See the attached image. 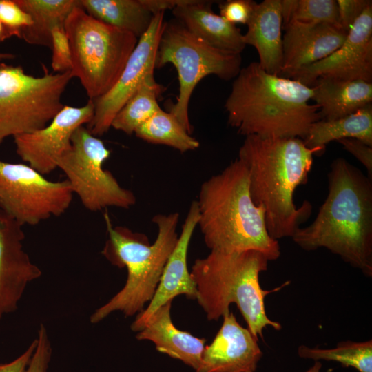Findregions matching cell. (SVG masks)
Returning <instances> with one entry per match:
<instances>
[{
  "label": "cell",
  "mask_w": 372,
  "mask_h": 372,
  "mask_svg": "<svg viewBox=\"0 0 372 372\" xmlns=\"http://www.w3.org/2000/svg\"><path fill=\"white\" fill-rule=\"evenodd\" d=\"M323 153L298 137L245 136L238 158L247 169L251 198L264 209L267 231L274 240L291 238L310 217L311 204L304 201L297 207L294 192L307 183L313 156Z\"/></svg>",
  "instance_id": "6da1fadb"
},
{
  "label": "cell",
  "mask_w": 372,
  "mask_h": 372,
  "mask_svg": "<svg viewBox=\"0 0 372 372\" xmlns=\"http://www.w3.org/2000/svg\"><path fill=\"white\" fill-rule=\"evenodd\" d=\"M328 195L315 220L291 237L306 251L326 248L372 276V179L346 159L333 161Z\"/></svg>",
  "instance_id": "7a4b0ae2"
},
{
  "label": "cell",
  "mask_w": 372,
  "mask_h": 372,
  "mask_svg": "<svg viewBox=\"0 0 372 372\" xmlns=\"http://www.w3.org/2000/svg\"><path fill=\"white\" fill-rule=\"evenodd\" d=\"M312 87L266 72L258 62L240 69L225 103L228 124L245 136L304 139L320 120Z\"/></svg>",
  "instance_id": "3957f363"
},
{
  "label": "cell",
  "mask_w": 372,
  "mask_h": 372,
  "mask_svg": "<svg viewBox=\"0 0 372 372\" xmlns=\"http://www.w3.org/2000/svg\"><path fill=\"white\" fill-rule=\"evenodd\" d=\"M196 202L198 226L211 250H256L269 261L280 257V245L267 231L264 209L251 198L248 172L238 158L203 183Z\"/></svg>",
  "instance_id": "277c9868"
},
{
  "label": "cell",
  "mask_w": 372,
  "mask_h": 372,
  "mask_svg": "<svg viewBox=\"0 0 372 372\" xmlns=\"http://www.w3.org/2000/svg\"><path fill=\"white\" fill-rule=\"evenodd\" d=\"M268 259L256 250L221 251L211 250L206 257L195 260L191 276L196 285L198 303L208 320H218L236 304L253 336L263 338L262 331L271 326L277 331L281 324L266 313L265 298L289 284L287 281L271 290L260 287L259 275L267 269Z\"/></svg>",
  "instance_id": "5b68a950"
},
{
  "label": "cell",
  "mask_w": 372,
  "mask_h": 372,
  "mask_svg": "<svg viewBox=\"0 0 372 372\" xmlns=\"http://www.w3.org/2000/svg\"><path fill=\"white\" fill-rule=\"evenodd\" d=\"M107 239L102 254L113 265L125 267L127 278L123 287L90 316L96 324L115 311L132 316L144 309L152 299L165 264L178 239L179 214H158L152 218L157 227L153 244L143 234L122 226L113 225L107 211L103 215Z\"/></svg>",
  "instance_id": "8992f818"
},
{
  "label": "cell",
  "mask_w": 372,
  "mask_h": 372,
  "mask_svg": "<svg viewBox=\"0 0 372 372\" xmlns=\"http://www.w3.org/2000/svg\"><path fill=\"white\" fill-rule=\"evenodd\" d=\"M64 27L72 67L90 100L108 92L117 82L138 39L88 14L78 3Z\"/></svg>",
  "instance_id": "52a82bcc"
},
{
  "label": "cell",
  "mask_w": 372,
  "mask_h": 372,
  "mask_svg": "<svg viewBox=\"0 0 372 372\" xmlns=\"http://www.w3.org/2000/svg\"><path fill=\"white\" fill-rule=\"evenodd\" d=\"M34 76L21 66L0 62V145L6 138L44 127L64 107L71 71Z\"/></svg>",
  "instance_id": "ba28073f"
},
{
  "label": "cell",
  "mask_w": 372,
  "mask_h": 372,
  "mask_svg": "<svg viewBox=\"0 0 372 372\" xmlns=\"http://www.w3.org/2000/svg\"><path fill=\"white\" fill-rule=\"evenodd\" d=\"M240 54L217 49L190 32L178 21L165 22L155 61V69L167 64L177 70L179 92L170 110L189 133V103L194 88L205 76L216 75L225 81L235 79L241 69Z\"/></svg>",
  "instance_id": "9c48e42d"
},
{
  "label": "cell",
  "mask_w": 372,
  "mask_h": 372,
  "mask_svg": "<svg viewBox=\"0 0 372 372\" xmlns=\"http://www.w3.org/2000/svg\"><path fill=\"white\" fill-rule=\"evenodd\" d=\"M110 156L104 143L83 125L75 130L70 149L57 162V168L66 176L73 194L90 211L109 207L128 209L136 202L134 193L123 187L103 167Z\"/></svg>",
  "instance_id": "30bf717a"
},
{
  "label": "cell",
  "mask_w": 372,
  "mask_h": 372,
  "mask_svg": "<svg viewBox=\"0 0 372 372\" xmlns=\"http://www.w3.org/2000/svg\"><path fill=\"white\" fill-rule=\"evenodd\" d=\"M72 198L67 180H49L28 165L0 161V209L22 226L63 214Z\"/></svg>",
  "instance_id": "8fae6325"
},
{
  "label": "cell",
  "mask_w": 372,
  "mask_h": 372,
  "mask_svg": "<svg viewBox=\"0 0 372 372\" xmlns=\"http://www.w3.org/2000/svg\"><path fill=\"white\" fill-rule=\"evenodd\" d=\"M165 12L154 15L147 30L138 39L117 82L103 96L93 100L94 113L87 125L92 134L100 136L111 127L112 122L146 76L155 70L157 49L165 21Z\"/></svg>",
  "instance_id": "7c38bea8"
},
{
  "label": "cell",
  "mask_w": 372,
  "mask_h": 372,
  "mask_svg": "<svg viewBox=\"0 0 372 372\" xmlns=\"http://www.w3.org/2000/svg\"><path fill=\"white\" fill-rule=\"evenodd\" d=\"M94 113L92 100L81 107L64 105L44 127L13 137L16 152L42 175L57 168L59 159L70 149L75 130L87 125Z\"/></svg>",
  "instance_id": "4fadbf2b"
},
{
  "label": "cell",
  "mask_w": 372,
  "mask_h": 372,
  "mask_svg": "<svg viewBox=\"0 0 372 372\" xmlns=\"http://www.w3.org/2000/svg\"><path fill=\"white\" fill-rule=\"evenodd\" d=\"M321 76L372 82V1L350 28L340 48L291 79L311 87Z\"/></svg>",
  "instance_id": "5bb4252c"
},
{
  "label": "cell",
  "mask_w": 372,
  "mask_h": 372,
  "mask_svg": "<svg viewBox=\"0 0 372 372\" xmlns=\"http://www.w3.org/2000/svg\"><path fill=\"white\" fill-rule=\"evenodd\" d=\"M23 226L0 209V320L14 312L28 285L42 276L23 248Z\"/></svg>",
  "instance_id": "9a60e30c"
},
{
  "label": "cell",
  "mask_w": 372,
  "mask_h": 372,
  "mask_svg": "<svg viewBox=\"0 0 372 372\" xmlns=\"http://www.w3.org/2000/svg\"><path fill=\"white\" fill-rule=\"evenodd\" d=\"M282 27L283 62L279 76L288 79L335 52L348 33L340 26L326 23L291 21Z\"/></svg>",
  "instance_id": "2e32d148"
},
{
  "label": "cell",
  "mask_w": 372,
  "mask_h": 372,
  "mask_svg": "<svg viewBox=\"0 0 372 372\" xmlns=\"http://www.w3.org/2000/svg\"><path fill=\"white\" fill-rule=\"evenodd\" d=\"M221 327L211 343L205 347L196 372H255L262 352L248 329L234 313L223 316Z\"/></svg>",
  "instance_id": "e0dca14e"
},
{
  "label": "cell",
  "mask_w": 372,
  "mask_h": 372,
  "mask_svg": "<svg viewBox=\"0 0 372 372\" xmlns=\"http://www.w3.org/2000/svg\"><path fill=\"white\" fill-rule=\"evenodd\" d=\"M199 212L196 200L192 202L182 226L178 242L162 273L156 292L146 309L132 323V331H140L147 319L161 306L178 295L196 298V285L187 267V252L193 233L198 226Z\"/></svg>",
  "instance_id": "ac0fdd59"
},
{
  "label": "cell",
  "mask_w": 372,
  "mask_h": 372,
  "mask_svg": "<svg viewBox=\"0 0 372 372\" xmlns=\"http://www.w3.org/2000/svg\"><path fill=\"white\" fill-rule=\"evenodd\" d=\"M243 34L245 45L255 48L260 66L267 73L279 76L283 62V19L280 0L257 3Z\"/></svg>",
  "instance_id": "d6986e66"
},
{
  "label": "cell",
  "mask_w": 372,
  "mask_h": 372,
  "mask_svg": "<svg viewBox=\"0 0 372 372\" xmlns=\"http://www.w3.org/2000/svg\"><path fill=\"white\" fill-rule=\"evenodd\" d=\"M212 3L187 0L172 11L176 21L205 43L225 52L241 54L246 45L240 28L214 12Z\"/></svg>",
  "instance_id": "ffe728a7"
},
{
  "label": "cell",
  "mask_w": 372,
  "mask_h": 372,
  "mask_svg": "<svg viewBox=\"0 0 372 372\" xmlns=\"http://www.w3.org/2000/svg\"><path fill=\"white\" fill-rule=\"evenodd\" d=\"M172 302L168 301L152 314L136 338L152 342L158 352L180 360L196 371L200 364L206 340L174 326L171 318Z\"/></svg>",
  "instance_id": "44dd1931"
},
{
  "label": "cell",
  "mask_w": 372,
  "mask_h": 372,
  "mask_svg": "<svg viewBox=\"0 0 372 372\" xmlns=\"http://www.w3.org/2000/svg\"><path fill=\"white\" fill-rule=\"evenodd\" d=\"M311 87L320 120L340 118L372 103V82L321 76Z\"/></svg>",
  "instance_id": "7402d4cb"
},
{
  "label": "cell",
  "mask_w": 372,
  "mask_h": 372,
  "mask_svg": "<svg viewBox=\"0 0 372 372\" xmlns=\"http://www.w3.org/2000/svg\"><path fill=\"white\" fill-rule=\"evenodd\" d=\"M342 138H355L372 147V103L344 117L312 123L303 141L309 148L324 152L328 143Z\"/></svg>",
  "instance_id": "603a6c76"
},
{
  "label": "cell",
  "mask_w": 372,
  "mask_h": 372,
  "mask_svg": "<svg viewBox=\"0 0 372 372\" xmlns=\"http://www.w3.org/2000/svg\"><path fill=\"white\" fill-rule=\"evenodd\" d=\"M79 3L96 19L138 39L147 30L154 17L141 0H79Z\"/></svg>",
  "instance_id": "cb8c5ba5"
},
{
  "label": "cell",
  "mask_w": 372,
  "mask_h": 372,
  "mask_svg": "<svg viewBox=\"0 0 372 372\" xmlns=\"http://www.w3.org/2000/svg\"><path fill=\"white\" fill-rule=\"evenodd\" d=\"M31 17L32 25L23 29L20 39L26 43L51 48V30L64 25L79 0H16Z\"/></svg>",
  "instance_id": "d4e9b609"
},
{
  "label": "cell",
  "mask_w": 372,
  "mask_h": 372,
  "mask_svg": "<svg viewBox=\"0 0 372 372\" xmlns=\"http://www.w3.org/2000/svg\"><path fill=\"white\" fill-rule=\"evenodd\" d=\"M164 91L154 72L149 73L114 118L111 127L128 135L161 109L157 99Z\"/></svg>",
  "instance_id": "484cf974"
},
{
  "label": "cell",
  "mask_w": 372,
  "mask_h": 372,
  "mask_svg": "<svg viewBox=\"0 0 372 372\" xmlns=\"http://www.w3.org/2000/svg\"><path fill=\"white\" fill-rule=\"evenodd\" d=\"M134 134L146 142L165 145L182 153L200 146L198 141L191 136L173 114L162 109L141 124Z\"/></svg>",
  "instance_id": "4316f807"
},
{
  "label": "cell",
  "mask_w": 372,
  "mask_h": 372,
  "mask_svg": "<svg viewBox=\"0 0 372 372\" xmlns=\"http://www.w3.org/2000/svg\"><path fill=\"white\" fill-rule=\"evenodd\" d=\"M298 355L315 361H335L344 367L351 366L359 372H372V340L342 341L333 349L311 348L300 345Z\"/></svg>",
  "instance_id": "83f0119b"
},
{
  "label": "cell",
  "mask_w": 372,
  "mask_h": 372,
  "mask_svg": "<svg viewBox=\"0 0 372 372\" xmlns=\"http://www.w3.org/2000/svg\"><path fill=\"white\" fill-rule=\"evenodd\" d=\"M280 1L283 25L291 21H297L306 23H326L341 27L335 0H280Z\"/></svg>",
  "instance_id": "f1b7e54d"
},
{
  "label": "cell",
  "mask_w": 372,
  "mask_h": 372,
  "mask_svg": "<svg viewBox=\"0 0 372 372\" xmlns=\"http://www.w3.org/2000/svg\"><path fill=\"white\" fill-rule=\"evenodd\" d=\"M51 67L54 73L72 70V54L64 25L54 26L51 30Z\"/></svg>",
  "instance_id": "f546056e"
},
{
  "label": "cell",
  "mask_w": 372,
  "mask_h": 372,
  "mask_svg": "<svg viewBox=\"0 0 372 372\" xmlns=\"http://www.w3.org/2000/svg\"><path fill=\"white\" fill-rule=\"evenodd\" d=\"M0 21L18 38L21 37V31L32 23L30 15L16 0H0Z\"/></svg>",
  "instance_id": "4dcf8cb0"
},
{
  "label": "cell",
  "mask_w": 372,
  "mask_h": 372,
  "mask_svg": "<svg viewBox=\"0 0 372 372\" xmlns=\"http://www.w3.org/2000/svg\"><path fill=\"white\" fill-rule=\"evenodd\" d=\"M37 346L25 372H48L52 349L48 330L41 323L37 331Z\"/></svg>",
  "instance_id": "1f68e13d"
},
{
  "label": "cell",
  "mask_w": 372,
  "mask_h": 372,
  "mask_svg": "<svg viewBox=\"0 0 372 372\" xmlns=\"http://www.w3.org/2000/svg\"><path fill=\"white\" fill-rule=\"evenodd\" d=\"M257 2L252 0H227L219 3L220 15L232 24L247 25Z\"/></svg>",
  "instance_id": "d6a6232c"
},
{
  "label": "cell",
  "mask_w": 372,
  "mask_h": 372,
  "mask_svg": "<svg viewBox=\"0 0 372 372\" xmlns=\"http://www.w3.org/2000/svg\"><path fill=\"white\" fill-rule=\"evenodd\" d=\"M369 0H337L339 22L347 32L363 12Z\"/></svg>",
  "instance_id": "836d02e7"
},
{
  "label": "cell",
  "mask_w": 372,
  "mask_h": 372,
  "mask_svg": "<svg viewBox=\"0 0 372 372\" xmlns=\"http://www.w3.org/2000/svg\"><path fill=\"white\" fill-rule=\"evenodd\" d=\"M337 142L365 167L367 176L372 179V147L355 138H342Z\"/></svg>",
  "instance_id": "e575fe53"
},
{
  "label": "cell",
  "mask_w": 372,
  "mask_h": 372,
  "mask_svg": "<svg viewBox=\"0 0 372 372\" xmlns=\"http://www.w3.org/2000/svg\"><path fill=\"white\" fill-rule=\"evenodd\" d=\"M37 346L36 338L28 347L16 359L0 364V372H25Z\"/></svg>",
  "instance_id": "d590c367"
},
{
  "label": "cell",
  "mask_w": 372,
  "mask_h": 372,
  "mask_svg": "<svg viewBox=\"0 0 372 372\" xmlns=\"http://www.w3.org/2000/svg\"><path fill=\"white\" fill-rule=\"evenodd\" d=\"M143 4L154 15L158 12H165L185 3L187 0H141Z\"/></svg>",
  "instance_id": "8d00e7d4"
},
{
  "label": "cell",
  "mask_w": 372,
  "mask_h": 372,
  "mask_svg": "<svg viewBox=\"0 0 372 372\" xmlns=\"http://www.w3.org/2000/svg\"><path fill=\"white\" fill-rule=\"evenodd\" d=\"M14 37L12 32L8 29L0 21V42Z\"/></svg>",
  "instance_id": "74e56055"
},
{
  "label": "cell",
  "mask_w": 372,
  "mask_h": 372,
  "mask_svg": "<svg viewBox=\"0 0 372 372\" xmlns=\"http://www.w3.org/2000/svg\"><path fill=\"white\" fill-rule=\"evenodd\" d=\"M322 363L320 361H316L314 364L305 372H320Z\"/></svg>",
  "instance_id": "f35d334b"
},
{
  "label": "cell",
  "mask_w": 372,
  "mask_h": 372,
  "mask_svg": "<svg viewBox=\"0 0 372 372\" xmlns=\"http://www.w3.org/2000/svg\"><path fill=\"white\" fill-rule=\"evenodd\" d=\"M15 58V55L9 52H0V62L6 60H12Z\"/></svg>",
  "instance_id": "ab89813d"
}]
</instances>
